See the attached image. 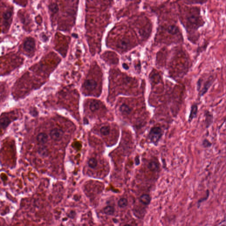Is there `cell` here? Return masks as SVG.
<instances>
[{
  "mask_svg": "<svg viewBox=\"0 0 226 226\" xmlns=\"http://www.w3.org/2000/svg\"><path fill=\"white\" fill-rule=\"evenodd\" d=\"M162 129L159 127L152 128L149 133V138L151 142L156 144L159 141L162 136Z\"/></svg>",
  "mask_w": 226,
  "mask_h": 226,
  "instance_id": "obj_1",
  "label": "cell"
},
{
  "mask_svg": "<svg viewBox=\"0 0 226 226\" xmlns=\"http://www.w3.org/2000/svg\"><path fill=\"white\" fill-rule=\"evenodd\" d=\"M24 49L27 53L30 54L33 53L35 49L34 39L31 37L26 39L24 43Z\"/></svg>",
  "mask_w": 226,
  "mask_h": 226,
  "instance_id": "obj_2",
  "label": "cell"
},
{
  "mask_svg": "<svg viewBox=\"0 0 226 226\" xmlns=\"http://www.w3.org/2000/svg\"><path fill=\"white\" fill-rule=\"evenodd\" d=\"M214 81V77L213 76H210L208 77V79H207L205 83H204L203 84L202 89L199 92V96L201 97L206 94V93L208 91V89L212 85Z\"/></svg>",
  "mask_w": 226,
  "mask_h": 226,
  "instance_id": "obj_3",
  "label": "cell"
},
{
  "mask_svg": "<svg viewBox=\"0 0 226 226\" xmlns=\"http://www.w3.org/2000/svg\"><path fill=\"white\" fill-rule=\"evenodd\" d=\"M64 132L61 129L54 128L50 133V136L52 139L55 141H60L63 137Z\"/></svg>",
  "mask_w": 226,
  "mask_h": 226,
  "instance_id": "obj_4",
  "label": "cell"
},
{
  "mask_svg": "<svg viewBox=\"0 0 226 226\" xmlns=\"http://www.w3.org/2000/svg\"><path fill=\"white\" fill-rule=\"evenodd\" d=\"M205 124L206 129H208L213 124L214 117L213 113L210 111L206 110L205 112Z\"/></svg>",
  "mask_w": 226,
  "mask_h": 226,
  "instance_id": "obj_5",
  "label": "cell"
},
{
  "mask_svg": "<svg viewBox=\"0 0 226 226\" xmlns=\"http://www.w3.org/2000/svg\"><path fill=\"white\" fill-rule=\"evenodd\" d=\"M198 104L196 103H194L192 104L191 106L190 113L189 114V118H188V122L189 123H191L192 121L196 118L198 115Z\"/></svg>",
  "mask_w": 226,
  "mask_h": 226,
  "instance_id": "obj_6",
  "label": "cell"
},
{
  "mask_svg": "<svg viewBox=\"0 0 226 226\" xmlns=\"http://www.w3.org/2000/svg\"><path fill=\"white\" fill-rule=\"evenodd\" d=\"M84 86L86 89L92 90L96 88L97 83L93 79H88L85 81L84 83Z\"/></svg>",
  "mask_w": 226,
  "mask_h": 226,
  "instance_id": "obj_7",
  "label": "cell"
},
{
  "mask_svg": "<svg viewBox=\"0 0 226 226\" xmlns=\"http://www.w3.org/2000/svg\"><path fill=\"white\" fill-rule=\"evenodd\" d=\"M12 11L11 9H9L6 11L3 14V19L5 25H8L10 24L11 19L12 18Z\"/></svg>",
  "mask_w": 226,
  "mask_h": 226,
  "instance_id": "obj_8",
  "label": "cell"
},
{
  "mask_svg": "<svg viewBox=\"0 0 226 226\" xmlns=\"http://www.w3.org/2000/svg\"><path fill=\"white\" fill-rule=\"evenodd\" d=\"M36 139L38 142L42 144H45L47 142L48 136L46 133H42L38 135Z\"/></svg>",
  "mask_w": 226,
  "mask_h": 226,
  "instance_id": "obj_9",
  "label": "cell"
},
{
  "mask_svg": "<svg viewBox=\"0 0 226 226\" xmlns=\"http://www.w3.org/2000/svg\"><path fill=\"white\" fill-rule=\"evenodd\" d=\"M119 110L121 114L124 115H128L132 111L131 108L128 105L125 104H123L120 106Z\"/></svg>",
  "mask_w": 226,
  "mask_h": 226,
  "instance_id": "obj_10",
  "label": "cell"
},
{
  "mask_svg": "<svg viewBox=\"0 0 226 226\" xmlns=\"http://www.w3.org/2000/svg\"><path fill=\"white\" fill-rule=\"evenodd\" d=\"M151 198L150 196L148 194H143L140 198V201L141 203L144 205H148L150 204Z\"/></svg>",
  "mask_w": 226,
  "mask_h": 226,
  "instance_id": "obj_11",
  "label": "cell"
},
{
  "mask_svg": "<svg viewBox=\"0 0 226 226\" xmlns=\"http://www.w3.org/2000/svg\"><path fill=\"white\" fill-rule=\"evenodd\" d=\"M148 167L151 171H156L159 169V164L156 161H151L148 163Z\"/></svg>",
  "mask_w": 226,
  "mask_h": 226,
  "instance_id": "obj_12",
  "label": "cell"
},
{
  "mask_svg": "<svg viewBox=\"0 0 226 226\" xmlns=\"http://www.w3.org/2000/svg\"><path fill=\"white\" fill-rule=\"evenodd\" d=\"M129 45V42L126 39H122L119 41L118 44V48L121 49H126L127 48Z\"/></svg>",
  "mask_w": 226,
  "mask_h": 226,
  "instance_id": "obj_13",
  "label": "cell"
},
{
  "mask_svg": "<svg viewBox=\"0 0 226 226\" xmlns=\"http://www.w3.org/2000/svg\"><path fill=\"white\" fill-rule=\"evenodd\" d=\"M89 107L91 111L94 112L99 110L100 107V103L97 100H93L90 103Z\"/></svg>",
  "mask_w": 226,
  "mask_h": 226,
  "instance_id": "obj_14",
  "label": "cell"
},
{
  "mask_svg": "<svg viewBox=\"0 0 226 226\" xmlns=\"http://www.w3.org/2000/svg\"><path fill=\"white\" fill-rule=\"evenodd\" d=\"M114 211H115L114 208L113 207L111 206H107L106 207L103 209L104 213L107 215H110V216L113 215L114 213Z\"/></svg>",
  "mask_w": 226,
  "mask_h": 226,
  "instance_id": "obj_15",
  "label": "cell"
},
{
  "mask_svg": "<svg viewBox=\"0 0 226 226\" xmlns=\"http://www.w3.org/2000/svg\"><path fill=\"white\" fill-rule=\"evenodd\" d=\"M38 152L41 156H48V154H49V150H48V148H47V147L43 146H41L39 148Z\"/></svg>",
  "mask_w": 226,
  "mask_h": 226,
  "instance_id": "obj_16",
  "label": "cell"
},
{
  "mask_svg": "<svg viewBox=\"0 0 226 226\" xmlns=\"http://www.w3.org/2000/svg\"><path fill=\"white\" fill-rule=\"evenodd\" d=\"M128 204V200L125 198H121L118 201V206L121 208H125L127 206Z\"/></svg>",
  "mask_w": 226,
  "mask_h": 226,
  "instance_id": "obj_17",
  "label": "cell"
},
{
  "mask_svg": "<svg viewBox=\"0 0 226 226\" xmlns=\"http://www.w3.org/2000/svg\"><path fill=\"white\" fill-rule=\"evenodd\" d=\"M167 31L171 34H176L178 32V28L176 26H170L169 27H168Z\"/></svg>",
  "mask_w": 226,
  "mask_h": 226,
  "instance_id": "obj_18",
  "label": "cell"
},
{
  "mask_svg": "<svg viewBox=\"0 0 226 226\" xmlns=\"http://www.w3.org/2000/svg\"><path fill=\"white\" fill-rule=\"evenodd\" d=\"M100 132L104 136L108 135L110 132V127L109 126H103L100 129Z\"/></svg>",
  "mask_w": 226,
  "mask_h": 226,
  "instance_id": "obj_19",
  "label": "cell"
},
{
  "mask_svg": "<svg viewBox=\"0 0 226 226\" xmlns=\"http://www.w3.org/2000/svg\"><path fill=\"white\" fill-rule=\"evenodd\" d=\"M49 9L51 12L54 14L56 13L59 11V7L55 3H53L49 5Z\"/></svg>",
  "mask_w": 226,
  "mask_h": 226,
  "instance_id": "obj_20",
  "label": "cell"
},
{
  "mask_svg": "<svg viewBox=\"0 0 226 226\" xmlns=\"http://www.w3.org/2000/svg\"><path fill=\"white\" fill-rule=\"evenodd\" d=\"M88 165L90 167L94 168L97 165V161L94 158H91L89 160Z\"/></svg>",
  "mask_w": 226,
  "mask_h": 226,
  "instance_id": "obj_21",
  "label": "cell"
},
{
  "mask_svg": "<svg viewBox=\"0 0 226 226\" xmlns=\"http://www.w3.org/2000/svg\"><path fill=\"white\" fill-rule=\"evenodd\" d=\"M10 121L9 119L7 117H4L1 119V125L2 128H5L9 124Z\"/></svg>",
  "mask_w": 226,
  "mask_h": 226,
  "instance_id": "obj_22",
  "label": "cell"
},
{
  "mask_svg": "<svg viewBox=\"0 0 226 226\" xmlns=\"http://www.w3.org/2000/svg\"><path fill=\"white\" fill-rule=\"evenodd\" d=\"M202 145L205 148H209L211 147L212 143L208 139H205L202 141Z\"/></svg>",
  "mask_w": 226,
  "mask_h": 226,
  "instance_id": "obj_23",
  "label": "cell"
},
{
  "mask_svg": "<svg viewBox=\"0 0 226 226\" xmlns=\"http://www.w3.org/2000/svg\"><path fill=\"white\" fill-rule=\"evenodd\" d=\"M188 2H189V3H191L192 4H201V5H203V4H205V3H206L208 2L207 1H201V0H195V1H188Z\"/></svg>",
  "mask_w": 226,
  "mask_h": 226,
  "instance_id": "obj_24",
  "label": "cell"
},
{
  "mask_svg": "<svg viewBox=\"0 0 226 226\" xmlns=\"http://www.w3.org/2000/svg\"><path fill=\"white\" fill-rule=\"evenodd\" d=\"M139 163L140 161L139 158H136V164H138Z\"/></svg>",
  "mask_w": 226,
  "mask_h": 226,
  "instance_id": "obj_25",
  "label": "cell"
},
{
  "mask_svg": "<svg viewBox=\"0 0 226 226\" xmlns=\"http://www.w3.org/2000/svg\"><path fill=\"white\" fill-rule=\"evenodd\" d=\"M123 67L125 69H128V67L127 65V64H123Z\"/></svg>",
  "mask_w": 226,
  "mask_h": 226,
  "instance_id": "obj_26",
  "label": "cell"
},
{
  "mask_svg": "<svg viewBox=\"0 0 226 226\" xmlns=\"http://www.w3.org/2000/svg\"><path fill=\"white\" fill-rule=\"evenodd\" d=\"M124 226H133L129 224H126Z\"/></svg>",
  "mask_w": 226,
  "mask_h": 226,
  "instance_id": "obj_27",
  "label": "cell"
}]
</instances>
